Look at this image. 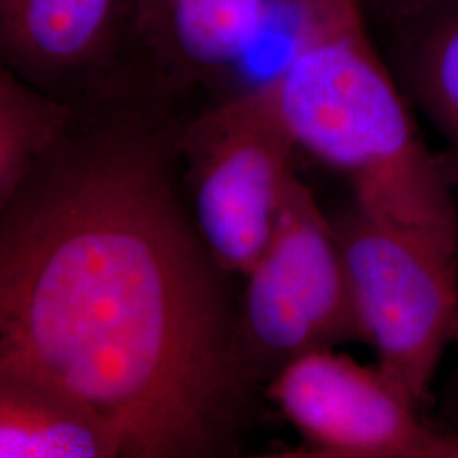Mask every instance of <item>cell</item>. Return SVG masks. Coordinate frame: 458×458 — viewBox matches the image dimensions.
<instances>
[{"mask_svg":"<svg viewBox=\"0 0 458 458\" xmlns=\"http://www.w3.org/2000/svg\"><path fill=\"white\" fill-rule=\"evenodd\" d=\"M435 0H357L363 16L374 30L411 16Z\"/></svg>","mask_w":458,"mask_h":458,"instance_id":"obj_12","label":"cell"},{"mask_svg":"<svg viewBox=\"0 0 458 458\" xmlns=\"http://www.w3.org/2000/svg\"><path fill=\"white\" fill-rule=\"evenodd\" d=\"M278 0H136L123 87L182 121L250 87L243 66Z\"/></svg>","mask_w":458,"mask_h":458,"instance_id":"obj_7","label":"cell"},{"mask_svg":"<svg viewBox=\"0 0 458 458\" xmlns=\"http://www.w3.org/2000/svg\"><path fill=\"white\" fill-rule=\"evenodd\" d=\"M181 124L131 94L75 107L0 211V365L79 399L121 457L231 455L255 393L179 194Z\"/></svg>","mask_w":458,"mask_h":458,"instance_id":"obj_1","label":"cell"},{"mask_svg":"<svg viewBox=\"0 0 458 458\" xmlns=\"http://www.w3.org/2000/svg\"><path fill=\"white\" fill-rule=\"evenodd\" d=\"M234 310V357L257 391L314 352L361 342L331 217L295 177L267 248L246 272Z\"/></svg>","mask_w":458,"mask_h":458,"instance_id":"obj_4","label":"cell"},{"mask_svg":"<svg viewBox=\"0 0 458 458\" xmlns=\"http://www.w3.org/2000/svg\"><path fill=\"white\" fill-rule=\"evenodd\" d=\"M263 389L302 438L280 457L458 458V431L426 425L420 406L377 365L336 350L293 361Z\"/></svg>","mask_w":458,"mask_h":458,"instance_id":"obj_6","label":"cell"},{"mask_svg":"<svg viewBox=\"0 0 458 458\" xmlns=\"http://www.w3.org/2000/svg\"><path fill=\"white\" fill-rule=\"evenodd\" d=\"M455 344H458V335H457V338H455Z\"/></svg>","mask_w":458,"mask_h":458,"instance_id":"obj_13","label":"cell"},{"mask_svg":"<svg viewBox=\"0 0 458 458\" xmlns=\"http://www.w3.org/2000/svg\"><path fill=\"white\" fill-rule=\"evenodd\" d=\"M294 43L267 82L299 151L342 174L377 219L458 255L455 183L357 0H294Z\"/></svg>","mask_w":458,"mask_h":458,"instance_id":"obj_2","label":"cell"},{"mask_svg":"<svg viewBox=\"0 0 458 458\" xmlns=\"http://www.w3.org/2000/svg\"><path fill=\"white\" fill-rule=\"evenodd\" d=\"M73 111L0 62V211L65 131Z\"/></svg>","mask_w":458,"mask_h":458,"instance_id":"obj_11","label":"cell"},{"mask_svg":"<svg viewBox=\"0 0 458 458\" xmlns=\"http://www.w3.org/2000/svg\"><path fill=\"white\" fill-rule=\"evenodd\" d=\"M361 342L421 408L458 335V255L377 219L353 200L331 217Z\"/></svg>","mask_w":458,"mask_h":458,"instance_id":"obj_5","label":"cell"},{"mask_svg":"<svg viewBox=\"0 0 458 458\" xmlns=\"http://www.w3.org/2000/svg\"><path fill=\"white\" fill-rule=\"evenodd\" d=\"M136 0H0V62L72 107L123 85Z\"/></svg>","mask_w":458,"mask_h":458,"instance_id":"obj_8","label":"cell"},{"mask_svg":"<svg viewBox=\"0 0 458 458\" xmlns=\"http://www.w3.org/2000/svg\"><path fill=\"white\" fill-rule=\"evenodd\" d=\"M297 151L267 79L182 121L185 204L228 276L243 277L268 245L295 179Z\"/></svg>","mask_w":458,"mask_h":458,"instance_id":"obj_3","label":"cell"},{"mask_svg":"<svg viewBox=\"0 0 458 458\" xmlns=\"http://www.w3.org/2000/svg\"><path fill=\"white\" fill-rule=\"evenodd\" d=\"M113 431L85 404L33 372L0 365V458H113Z\"/></svg>","mask_w":458,"mask_h":458,"instance_id":"obj_10","label":"cell"},{"mask_svg":"<svg viewBox=\"0 0 458 458\" xmlns=\"http://www.w3.org/2000/svg\"><path fill=\"white\" fill-rule=\"evenodd\" d=\"M374 34L412 109L440 136L458 185V0H435Z\"/></svg>","mask_w":458,"mask_h":458,"instance_id":"obj_9","label":"cell"}]
</instances>
